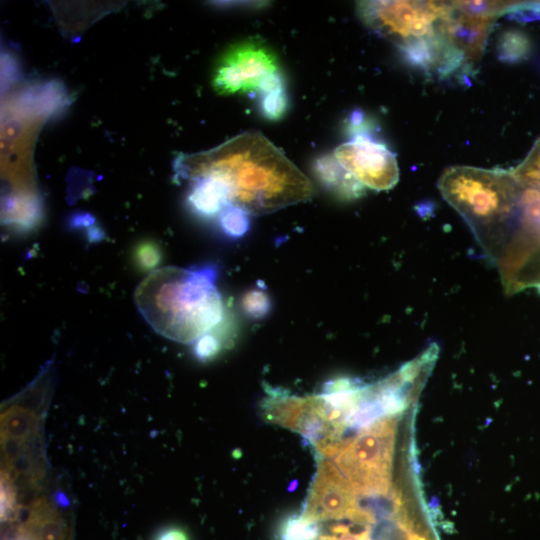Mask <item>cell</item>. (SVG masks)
<instances>
[{
    "mask_svg": "<svg viewBox=\"0 0 540 540\" xmlns=\"http://www.w3.org/2000/svg\"><path fill=\"white\" fill-rule=\"evenodd\" d=\"M190 180L212 177L227 192L229 204L260 216L313 196L310 180L264 135L244 132L211 152L182 164Z\"/></svg>",
    "mask_w": 540,
    "mask_h": 540,
    "instance_id": "6da1fadb",
    "label": "cell"
},
{
    "mask_svg": "<svg viewBox=\"0 0 540 540\" xmlns=\"http://www.w3.org/2000/svg\"><path fill=\"white\" fill-rule=\"evenodd\" d=\"M212 266L151 271L134 293L135 304L160 335L181 343L196 341L223 318V305Z\"/></svg>",
    "mask_w": 540,
    "mask_h": 540,
    "instance_id": "7a4b0ae2",
    "label": "cell"
},
{
    "mask_svg": "<svg viewBox=\"0 0 540 540\" xmlns=\"http://www.w3.org/2000/svg\"><path fill=\"white\" fill-rule=\"evenodd\" d=\"M438 188L496 263L514 228L522 190L511 171L452 166L441 175Z\"/></svg>",
    "mask_w": 540,
    "mask_h": 540,
    "instance_id": "3957f363",
    "label": "cell"
},
{
    "mask_svg": "<svg viewBox=\"0 0 540 540\" xmlns=\"http://www.w3.org/2000/svg\"><path fill=\"white\" fill-rule=\"evenodd\" d=\"M396 420L385 417L341 442L334 464L354 493L387 492Z\"/></svg>",
    "mask_w": 540,
    "mask_h": 540,
    "instance_id": "277c9868",
    "label": "cell"
},
{
    "mask_svg": "<svg viewBox=\"0 0 540 540\" xmlns=\"http://www.w3.org/2000/svg\"><path fill=\"white\" fill-rule=\"evenodd\" d=\"M448 3L430 1H360L357 14L372 31L398 47L442 31Z\"/></svg>",
    "mask_w": 540,
    "mask_h": 540,
    "instance_id": "5b68a950",
    "label": "cell"
},
{
    "mask_svg": "<svg viewBox=\"0 0 540 540\" xmlns=\"http://www.w3.org/2000/svg\"><path fill=\"white\" fill-rule=\"evenodd\" d=\"M268 420L300 433L324 456L334 457L341 432L327 419L318 395L289 397L274 395L264 402Z\"/></svg>",
    "mask_w": 540,
    "mask_h": 540,
    "instance_id": "8992f818",
    "label": "cell"
},
{
    "mask_svg": "<svg viewBox=\"0 0 540 540\" xmlns=\"http://www.w3.org/2000/svg\"><path fill=\"white\" fill-rule=\"evenodd\" d=\"M333 155L364 187L388 190L399 180L395 154L366 134H358L352 140L342 143Z\"/></svg>",
    "mask_w": 540,
    "mask_h": 540,
    "instance_id": "52a82bcc",
    "label": "cell"
},
{
    "mask_svg": "<svg viewBox=\"0 0 540 540\" xmlns=\"http://www.w3.org/2000/svg\"><path fill=\"white\" fill-rule=\"evenodd\" d=\"M279 72L275 55L266 47L244 43L232 47L217 63L212 84L220 94L258 90L269 75Z\"/></svg>",
    "mask_w": 540,
    "mask_h": 540,
    "instance_id": "ba28073f",
    "label": "cell"
},
{
    "mask_svg": "<svg viewBox=\"0 0 540 540\" xmlns=\"http://www.w3.org/2000/svg\"><path fill=\"white\" fill-rule=\"evenodd\" d=\"M354 501L355 493L337 466L322 461L301 515L314 522L340 520L345 518Z\"/></svg>",
    "mask_w": 540,
    "mask_h": 540,
    "instance_id": "9c48e42d",
    "label": "cell"
},
{
    "mask_svg": "<svg viewBox=\"0 0 540 540\" xmlns=\"http://www.w3.org/2000/svg\"><path fill=\"white\" fill-rule=\"evenodd\" d=\"M502 282L509 294L526 288L540 290V240L519 245L512 250Z\"/></svg>",
    "mask_w": 540,
    "mask_h": 540,
    "instance_id": "30bf717a",
    "label": "cell"
},
{
    "mask_svg": "<svg viewBox=\"0 0 540 540\" xmlns=\"http://www.w3.org/2000/svg\"><path fill=\"white\" fill-rule=\"evenodd\" d=\"M66 535L67 528L62 516L45 498L33 503L19 529L21 540H65Z\"/></svg>",
    "mask_w": 540,
    "mask_h": 540,
    "instance_id": "8fae6325",
    "label": "cell"
},
{
    "mask_svg": "<svg viewBox=\"0 0 540 540\" xmlns=\"http://www.w3.org/2000/svg\"><path fill=\"white\" fill-rule=\"evenodd\" d=\"M314 173L322 185L342 199H356L364 186L345 170L334 155L319 157L314 163Z\"/></svg>",
    "mask_w": 540,
    "mask_h": 540,
    "instance_id": "7c38bea8",
    "label": "cell"
},
{
    "mask_svg": "<svg viewBox=\"0 0 540 540\" xmlns=\"http://www.w3.org/2000/svg\"><path fill=\"white\" fill-rule=\"evenodd\" d=\"M191 181L188 205L199 216L210 218L219 215L229 204L224 186L216 179L204 176Z\"/></svg>",
    "mask_w": 540,
    "mask_h": 540,
    "instance_id": "4fadbf2b",
    "label": "cell"
},
{
    "mask_svg": "<svg viewBox=\"0 0 540 540\" xmlns=\"http://www.w3.org/2000/svg\"><path fill=\"white\" fill-rule=\"evenodd\" d=\"M37 425L36 415L29 408L12 406L1 417L2 437L4 439H27Z\"/></svg>",
    "mask_w": 540,
    "mask_h": 540,
    "instance_id": "5bb4252c",
    "label": "cell"
},
{
    "mask_svg": "<svg viewBox=\"0 0 540 540\" xmlns=\"http://www.w3.org/2000/svg\"><path fill=\"white\" fill-rule=\"evenodd\" d=\"M497 51L501 60L516 63L528 59L532 43L524 32L507 30L498 40Z\"/></svg>",
    "mask_w": 540,
    "mask_h": 540,
    "instance_id": "9a60e30c",
    "label": "cell"
},
{
    "mask_svg": "<svg viewBox=\"0 0 540 540\" xmlns=\"http://www.w3.org/2000/svg\"><path fill=\"white\" fill-rule=\"evenodd\" d=\"M521 189L540 190V137L527 157L511 171Z\"/></svg>",
    "mask_w": 540,
    "mask_h": 540,
    "instance_id": "2e32d148",
    "label": "cell"
},
{
    "mask_svg": "<svg viewBox=\"0 0 540 540\" xmlns=\"http://www.w3.org/2000/svg\"><path fill=\"white\" fill-rule=\"evenodd\" d=\"M319 534L318 522L293 514L281 523L277 537L278 540H316Z\"/></svg>",
    "mask_w": 540,
    "mask_h": 540,
    "instance_id": "e0dca14e",
    "label": "cell"
},
{
    "mask_svg": "<svg viewBox=\"0 0 540 540\" xmlns=\"http://www.w3.org/2000/svg\"><path fill=\"white\" fill-rule=\"evenodd\" d=\"M64 97V92L58 83H47L28 92L25 99L38 112H53Z\"/></svg>",
    "mask_w": 540,
    "mask_h": 540,
    "instance_id": "ac0fdd59",
    "label": "cell"
},
{
    "mask_svg": "<svg viewBox=\"0 0 540 540\" xmlns=\"http://www.w3.org/2000/svg\"><path fill=\"white\" fill-rule=\"evenodd\" d=\"M243 209L228 204L219 214L222 230L230 237H241L249 228V217Z\"/></svg>",
    "mask_w": 540,
    "mask_h": 540,
    "instance_id": "d6986e66",
    "label": "cell"
},
{
    "mask_svg": "<svg viewBox=\"0 0 540 540\" xmlns=\"http://www.w3.org/2000/svg\"><path fill=\"white\" fill-rule=\"evenodd\" d=\"M261 113L269 120H279L287 109L285 87L261 94Z\"/></svg>",
    "mask_w": 540,
    "mask_h": 540,
    "instance_id": "ffe728a7",
    "label": "cell"
},
{
    "mask_svg": "<svg viewBox=\"0 0 540 540\" xmlns=\"http://www.w3.org/2000/svg\"><path fill=\"white\" fill-rule=\"evenodd\" d=\"M242 307L250 317L261 318L268 313L270 300L268 295L262 290H252L244 295Z\"/></svg>",
    "mask_w": 540,
    "mask_h": 540,
    "instance_id": "44dd1931",
    "label": "cell"
},
{
    "mask_svg": "<svg viewBox=\"0 0 540 540\" xmlns=\"http://www.w3.org/2000/svg\"><path fill=\"white\" fill-rule=\"evenodd\" d=\"M17 514L16 493L11 476L4 472L1 480V517L3 520H13Z\"/></svg>",
    "mask_w": 540,
    "mask_h": 540,
    "instance_id": "7402d4cb",
    "label": "cell"
},
{
    "mask_svg": "<svg viewBox=\"0 0 540 540\" xmlns=\"http://www.w3.org/2000/svg\"><path fill=\"white\" fill-rule=\"evenodd\" d=\"M134 258L140 269L152 270L160 263L161 252L155 243L147 241L137 246Z\"/></svg>",
    "mask_w": 540,
    "mask_h": 540,
    "instance_id": "603a6c76",
    "label": "cell"
},
{
    "mask_svg": "<svg viewBox=\"0 0 540 540\" xmlns=\"http://www.w3.org/2000/svg\"><path fill=\"white\" fill-rule=\"evenodd\" d=\"M221 349V341L211 333H205L200 336L194 345L196 356L201 360H208L216 356Z\"/></svg>",
    "mask_w": 540,
    "mask_h": 540,
    "instance_id": "cb8c5ba5",
    "label": "cell"
},
{
    "mask_svg": "<svg viewBox=\"0 0 540 540\" xmlns=\"http://www.w3.org/2000/svg\"><path fill=\"white\" fill-rule=\"evenodd\" d=\"M155 540H189V538L181 528L168 527L160 531Z\"/></svg>",
    "mask_w": 540,
    "mask_h": 540,
    "instance_id": "d4e9b609",
    "label": "cell"
},
{
    "mask_svg": "<svg viewBox=\"0 0 540 540\" xmlns=\"http://www.w3.org/2000/svg\"><path fill=\"white\" fill-rule=\"evenodd\" d=\"M407 540H428L426 537L421 536L417 533L410 532Z\"/></svg>",
    "mask_w": 540,
    "mask_h": 540,
    "instance_id": "484cf974",
    "label": "cell"
},
{
    "mask_svg": "<svg viewBox=\"0 0 540 540\" xmlns=\"http://www.w3.org/2000/svg\"><path fill=\"white\" fill-rule=\"evenodd\" d=\"M14 540H21L19 537L17 539H14Z\"/></svg>",
    "mask_w": 540,
    "mask_h": 540,
    "instance_id": "4316f807",
    "label": "cell"
}]
</instances>
